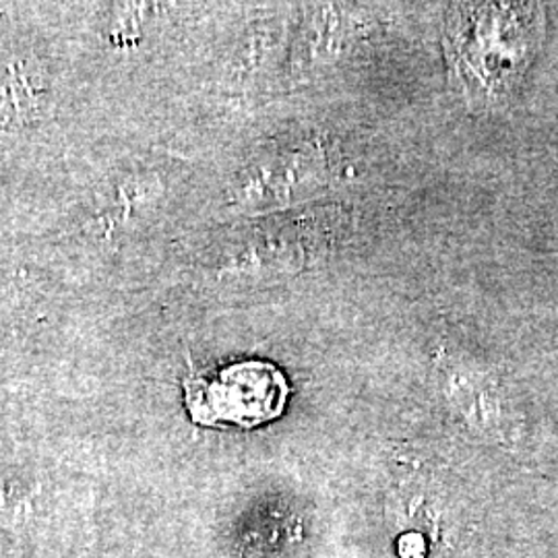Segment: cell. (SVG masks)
I'll return each mask as SVG.
<instances>
[{
  "mask_svg": "<svg viewBox=\"0 0 558 558\" xmlns=\"http://www.w3.org/2000/svg\"><path fill=\"white\" fill-rule=\"evenodd\" d=\"M184 405L195 424L255 428L278 418L290 396L278 366L246 360L220 371H201L184 383Z\"/></svg>",
  "mask_w": 558,
  "mask_h": 558,
  "instance_id": "obj_2",
  "label": "cell"
},
{
  "mask_svg": "<svg viewBox=\"0 0 558 558\" xmlns=\"http://www.w3.org/2000/svg\"><path fill=\"white\" fill-rule=\"evenodd\" d=\"M453 20V52L463 80L478 81L484 94L513 83L532 57L534 7L478 4L463 7Z\"/></svg>",
  "mask_w": 558,
  "mask_h": 558,
  "instance_id": "obj_1",
  "label": "cell"
}]
</instances>
